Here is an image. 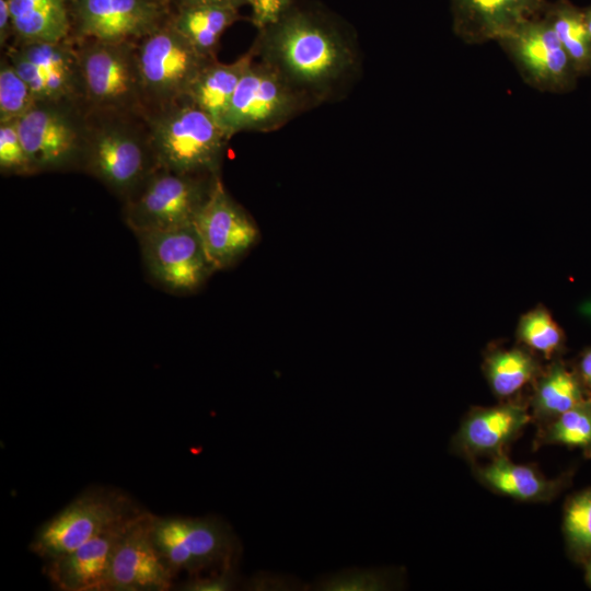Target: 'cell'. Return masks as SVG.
<instances>
[{"label": "cell", "instance_id": "27", "mask_svg": "<svg viewBox=\"0 0 591 591\" xmlns=\"http://www.w3.org/2000/svg\"><path fill=\"white\" fill-rule=\"evenodd\" d=\"M563 444L591 456V397L538 427L535 447Z\"/></svg>", "mask_w": 591, "mask_h": 591}, {"label": "cell", "instance_id": "25", "mask_svg": "<svg viewBox=\"0 0 591 591\" xmlns=\"http://www.w3.org/2000/svg\"><path fill=\"white\" fill-rule=\"evenodd\" d=\"M236 19L235 9L185 5L172 25L199 54L215 59L222 34Z\"/></svg>", "mask_w": 591, "mask_h": 591}, {"label": "cell", "instance_id": "17", "mask_svg": "<svg viewBox=\"0 0 591 591\" xmlns=\"http://www.w3.org/2000/svg\"><path fill=\"white\" fill-rule=\"evenodd\" d=\"M453 32L467 44L498 40L542 14L546 0H450Z\"/></svg>", "mask_w": 591, "mask_h": 591}, {"label": "cell", "instance_id": "30", "mask_svg": "<svg viewBox=\"0 0 591 591\" xmlns=\"http://www.w3.org/2000/svg\"><path fill=\"white\" fill-rule=\"evenodd\" d=\"M37 104L30 86L5 57L0 63V123L16 120Z\"/></svg>", "mask_w": 591, "mask_h": 591}, {"label": "cell", "instance_id": "6", "mask_svg": "<svg viewBox=\"0 0 591 591\" xmlns=\"http://www.w3.org/2000/svg\"><path fill=\"white\" fill-rule=\"evenodd\" d=\"M141 511L121 490L93 487L82 491L37 529L30 551L45 561L68 554L102 531Z\"/></svg>", "mask_w": 591, "mask_h": 591}, {"label": "cell", "instance_id": "34", "mask_svg": "<svg viewBox=\"0 0 591 591\" xmlns=\"http://www.w3.org/2000/svg\"><path fill=\"white\" fill-rule=\"evenodd\" d=\"M237 584L234 563L222 566L220 572L207 578H192L178 586L182 591H230Z\"/></svg>", "mask_w": 591, "mask_h": 591}, {"label": "cell", "instance_id": "33", "mask_svg": "<svg viewBox=\"0 0 591 591\" xmlns=\"http://www.w3.org/2000/svg\"><path fill=\"white\" fill-rule=\"evenodd\" d=\"M7 58L10 60L19 76L30 86L36 102H50L47 83L39 69L15 47H10L8 49Z\"/></svg>", "mask_w": 591, "mask_h": 591}, {"label": "cell", "instance_id": "21", "mask_svg": "<svg viewBox=\"0 0 591 591\" xmlns=\"http://www.w3.org/2000/svg\"><path fill=\"white\" fill-rule=\"evenodd\" d=\"M181 541L190 563V573L213 565L234 563L237 541L231 528L218 517H178Z\"/></svg>", "mask_w": 591, "mask_h": 591}, {"label": "cell", "instance_id": "31", "mask_svg": "<svg viewBox=\"0 0 591 591\" xmlns=\"http://www.w3.org/2000/svg\"><path fill=\"white\" fill-rule=\"evenodd\" d=\"M390 587V578L380 570L348 569L321 579L316 583L322 591H376Z\"/></svg>", "mask_w": 591, "mask_h": 591}, {"label": "cell", "instance_id": "13", "mask_svg": "<svg viewBox=\"0 0 591 591\" xmlns=\"http://www.w3.org/2000/svg\"><path fill=\"white\" fill-rule=\"evenodd\" d=\"M150 519L142 510L130 521L115 548L105 591H165L173 586L176 575L153 543Z\"/></svg>", "mask_w": 591, "mask_h": 591}, {"label": "cell", "instance_id": "38", "mask_svg": "<svg viewBox=\"0 0 591 591\" xmlns=\"http://www.w3.org/2000/svg\"><path fill=\"white\" fill-rule=\"evenodd\" d=\"M185 5H215L237 10L241 5L246 4V0H182Z\"/></svg>", "mask_w": 591, "mask_h": 591}, {"label": "cell", "instance_id": "19", "mask_svg": "<svg viewBox=\"0 0 591 591\" xmlns=\"http://www.w3.org/2000/svg\"><path fill=\"white\" fill-rule=\"evenodd\" d=\"M479 482L489 489L521 501H548L560 493L567 479L546 478L535 466L513 463L507 454L476 466Z\"/></svg>", "mask_w": 591, "mask_h": 591}, {"label": "cell", "instance_id": "32", "mask_svg": "<svg viewBox=\"0 0 591 591\" xmlns=\"http://www.w3.org/2000/svg\"><path fill=\"white\" fill-rule=\"evenodd\" d=\"M0 169L2 173H34L20 138L16 120L0 123Z\"/></svg>", "mask_w": 591, "mask_h": 591}, {"label": "cell", "instance_id": "9", "mask_svg": "<svg viewBox=\"0 0 591 591\" xmlns=\"http://www.w3.org/2000/svg\"><path fill=\"white\" fill-rule=\"evenodd\" d=\"M16 126L34 173L81 164L88 120L77 104L37 103Z\"/></svg>", "mask_w": 591, "mask_h": 591}, {"label": "cell", "instance_id": "39", "mask_svg": "<svg viewBox=\"0 0 591 591\" xmlns=\"http://www.w3.org/2000/svg\"><path fill=\"white\" fill-rule=\"evenodd\" d=\"M583 12H584L586 23L591 35V7L584 10Z\"/></svg>", "mask_w": 591, "mask_h": 591}, {"label": "cell", "instance_id": "3", "mask_svg": "<svg viewBox=\"0 0 591 591\" xmlns=\"http://www.w3.org/2000/svg\"><path fill=\"white\" fill-rule=\"evenodd\" d=\"M88 40L77 47L88 115L146 117L136 43Z\"/></svg>", "mask_w": 591, "mask_h": 591}, {"label": "cell", "instance_id": "24", "mask_svg": "<svg viewBox=\"0 0 591 591\" xmlns=\"http://www.w3.org/2000/svg\"><path fill=\"white\" fill-rule=\"evenodd\" d=\"M13 33L21 42L66 39L70 21L63 0H8Z\"/></svg>", "mask_w": 591, "mask_h": 591}, {"label": "cell", "instance_id": "11", "mask_svg": "<svg viewBox=\"0 0 591 591\" xmlns=\"http://www.w3.org/2000/svg\"><path fill=\"white\" fill-rule=\"evenodd\" d=\"M497 43L532 88L558 93L573 86L578 73L542 14L521 23Z\"/></svg>", "mask_w": 591, "mask_h": 591}, {"label": "cell", "instance_id": "40", "mask_svg": "<svg viewBox=\"0 0 591 591\" xmlns=\"http://www.w3.org/2000/svg\"><path fill=\"white\" fill-rule=\"evenodd\" d=\"M587 580L591 584V559L586 563Z\"/></svg>", "mask_w": 591, "mask_h": 591}, {"label": "cell", "instance_id": "8", "mask_svg": "<svg viewBox=\"0 0 591 591\" xmlns=\"http://www.w3.org/2000/svg\"><path fill=\"white\" fill-rule=\"evenodd\" d=\"M136 53L147 113L185 96L201 68L212 60L199 54L173 25L160 26L139 39Z\"/></svg>", "mask_w": 591, "mask_h": 591}, {"label": "cell", "instance_id": "26", "mask_svg": "<svg viewBox=\"0 0 591 591\" xmlns=\"http://www.w3.org/2000/svg\"><path fill=\"white\" fill-rule=\"evenodd\" d=\"M542 15L555 31L577 73L591 71V35L584 12L568 0L546 3Z\"/></svg>", "mask_w": 591, "mask_h": 591}, {"label": "cell", "instance_id": "5", "mask_svg": "<svg viewBox=\"0 0 591 591\" xmlns=\"http://www.w3.org/2000/svg\"><path fill=\"white\" fill-rule=\"evenodd\" d=\"M96 116L103 121L94 126L86 117L81 165L111 190L126 198L155 167L148 130L141 135L124 120L128 116Z\"/></svg>", "mask_w": 591, "mask_h": 591}, {"label": "cell", "instance_id": "35", "mask_svg": "<svg viewBox=\"0 0 591 591\" xmlns=\"http://www.w3.org/2000/svg\"><path fill=\"white\" fill-rule=\"evenodd\" d=\"M292 0H246L252 11V23L257 31L275 22Z\"/></svg>", "mask_w": 591, "mask_h": 591}, {"label": "cell", "instance_id": "2", "mask_svg": "<svg viewBox=\"0 0 591 591\" xmlns=\"http://www.w3.org/2000/svg\"><path fill=\"white\" fill-rule=\"evenodd\" d=\"M146 121L157 167L181 174L219 175L230 138L187 96L148 113Z\"/></svg>", "mask_w": 591, "mask_h": 591}, {"label": "cell", "instance_id": "37", "mask_svg": "<svg viewBox=\"0 0 591 591\" xmlns=\"http://www.w3.org/2000/svg\"><path fill=\"white\" fill-rule=\"evenodd\" d=\"M13 32L11 14L8 0H0V42L1 46L8 39L10 32Z\"/></svg>", "mask_w": 591, "mask_h": 591}, {"label": "cell", "instance_id": "4", "mask_svg": "<svg viewBox=\"0 0 591 591\" xmlns=\"http://www.w3.org/2000/svg\"><path fill=\"white\" fill-rule=\"evenodd\" d=\"M220 175L154 170L125 198L123 217L131 231H162L192 224Z\"/></svg>", "mask_w": 591, "mask_h": 591}, {"label": "cell", "instance_id": "28", "mask_svg": "<svg viewBox=\"0 0 591 591\" xmlns=\"http://www.w3.org/2000/svg\"><path fill=\"white\" fill-rule=\"evenodd\" d=\"M517 337L519 344L548 361L559 355L566 340L563 328L544 305H537L521 316Z\"/></svg>", "mask_w": 591, "mask_h": 591}, {"label": "cell", "instance_id": "7", "mask_svg": "<svg viewBox=\"0 0 591 591\" xmlns=\"http://www.w3.org/2000/svg\"><path fill=\"white\" fill-rule=\"evenodd\" d=\"M311 109L270 67L255 59L242 74L222 127L231 139L239 132H270Z\"/></svg>", "mask_w": 591, "mask_h": 591}, {"label": "cell", "instance_id": "16", "mask_svg": "<svg viewBox=\"0 0 591 591\" xmlns=\"http://www.w3.org/2000/svg\"><path fill=\"white\" fill-rule=\"evenodd\" d=\"M136 514L102 531L74 551L45 561L44 571L53 587L61 591H105L115 548Z\"/></svg>", "mask_w": 591, "mask_h": 591}, {"label": "cell", "instance_id": "15", "mask_svg": "<svg viewBox=\"0 0 591 591\" xmlns=\"http://www.w3.org/2000/svg\"><path fill=\"white\" fill-rule=\"evenodd\" d=\"M532 421L529 401L511 398L496 406L474 407L455 436L454 448L471 461L507 454V447Z\"/></svg>", "mask_w": 591, "mask_h": 591}, {"label": "cell", "instance_id": "10", "mask_svg": "<svg viewBox=\"0 0 591 591\" xmlns=\"http://www.w3.org/2000/svg\"><path fill=\"white\" fill-rule=\"evenodd\" d=\"M135 235L148 274L170 292H194L216 271L194 223Z\"/></svg>", "mask_w": 591, "mask_h": 591}, {"label": "cell", "instance_id": "29", "mask_svg": "<svg viewBox=\"0 0 591 591\" xmlns=\"http://www.w3.org/2000/svg\"><path fill=\"white\" fill-rule=\"evenodd\" d=\"M563 530L570 554L579 561L591 559V488L570 497L564 509Z\"/></svg>", "mask_w": 591, "mask_h": 591}, {"label": "cell", "instance_id": "23", "mask_svg": "<svg viewBox=\"0 0 591 591\" xmlns=\"http://www.w3.org/2000/svg\"><path fill=\"white\" fill-rule=\"evenodd\" d=\"M536 354L523 345L490 348L485 355L483 370L494 394L511 399L534 382L543 369Z\"/></svg>", "mask_w": 591, "mask_h": 591}, {"label": "cell", "instance_id": "14", "mask_svg": "<svg viewBox=\"0 0 591 591\" xmlns=\"http://www.w3.org/2000/svg\"><path fill=\"white\" fill-rule=\"evenodd\" d=\"M162 8L153 0H78L80 36L105 43H136L160 27Z\"/></svg>", "mask_w": 591, "mask_h": 591}, {"label": "cell", "instance_id": "12", "mask_svg": "<svg viewBox=\"0 0 591 591\" xmlns=\"http://www.w3.org/2000/svg\"><path fill=\"white\" fill-rule=\"evenodd\" d=\"M193 223L215 270L234 265L259 239L256 222L229 195L220 176Z\"/></svg>", "mask_w": 591, "mask_h": 591}, {"label": "cell", "instance_id": "20", "mask_svg": "<svg viewBox=\"0 0 591 591\" xmlns=\"http://www.w3.org/2000/svg\"><path fill=\"white\" fill-rule=\"evenodd\" d=\"M531 386L530 410L540 426L591 397L576 368L556 358L543 367Z\"/></svg>", "mask_w": 591, "mask_h": 591}, {"label": "cell", "instance_id": "22", "mask_svg": "<svg viewBox=\"0 0 591 591\" xmlns=\"http://www.w3.org/2000/svg\"><path fill=\"white\" fill-rule=\"evenodd\" d=\"M253 59L250 49L232 62H220L217 58L208 61L190 83L185 96L222 126L239 81Z\"/></svg>", "mask_w": 591, "mask_h": 591}, {"label": "cell", "instance_id": "18", "mask_svg": "<svg viewBox=\"0 0 591 591\" xmlns=\"http://www.w3.org/2000/svg\"><path fill=\"white\" fill-rule=\"evenodd\" d=\"M66 39L21 42L15 48L33 62L44 76L50 102L83 103L78 50Z\"/></svg>", "mask_w": 591, "mask_h": 591}, {"label": "cell", "instance_id": "36", "mask_svg": "<svg viewBox=\"0 0 591 591\" xmlns=\"http://www.w3.org/2000/svg\"><path fill=\"white\" fill-rule=\"evenodd\" d=\"M582 383L591 394V348L587 349L580 357L576 368Z\"/></svg>", "mask_w": 591, "mask_h": 591}, {"label": "cell", "instance_id": "1", "mask_svg": "<svg viewBox=\"0 0 591 591\" xmlns=\"http://www.w3.org/2000/svg\"><path fill=\"white\" fill-rule=\"evenodd\" d=\"M312 108L338 101L360 74L355 37L337 20L293 1L250 48Z\"/></svg>", "mask_w": 591, "mask_h": 591}]
</instances>
